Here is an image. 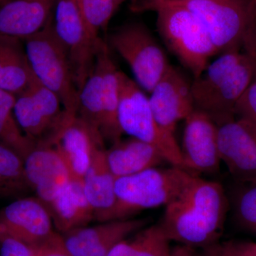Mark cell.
<instances>
[{"mask_svg": "<svg viewBox=\"0 0 256 256\" xmlns=\"http://www.w3.org/2000/svg\"><path fill=\"white\" fill-rule=\"evenodd\" d=\"M227 208L222 184L196 176L165 206L159 224L170 242L204 248L218 242Z\"/></svg>", "mask_w": 256, "mask_h": 256, "instance_id": "6da1fadb", "label": "cell"}, {"mask_svg": "<svg viewBox=\"0 0 256 256\" xmlns=\"http://www.w3.org/2000/svg\"><path fill=\"white\" fill-rule=\"evenodd\" d=\"M254 79L252 62L240 50L224 52L192 82L195 109L214 122L235 118L236 108Z\"/></svg>", "mask_w": 256, "mask_h": 256, "instance_id": "7a4b0ae2", "label": "cell"}, {"mask_svg": "<svg viewBox=\"0 0 256 256\" xmlns=\"http://www.w3.org/2000/svg\"><path fill=\"white\" fill-rule=\"evenodd\" d=\"M156 12L158 31L180 63L198 78L212 56L220 53L206 28L191 10L175 1L152 6Z\"/></svg>", "mask_w": 256, "mask_h": 256, "instance_id": "3957f363", "label": "cell"}, {"mask_svg": "<svg viewBox=\"0 0 256 256\" xmlns=\"http://www.w3.org/2000/svg\"><path fill=\"white\" fill-rule=\"evenodd\" d=\"M178 166L150 168L116 178V202L110 220H126L140 210L169 204L195 176Z\"/></svg>", "mask_w": 256, "mask_h": 256, "instance_id": "277c9868", "label": "cell"}, {"mask_svg": "<svg viewBox=\"0 0 256 256\" xmlns=\"http://www.w3.org/2000/svg\"><path fill=\"white\" fill-rule=\"evenodd\" d=\"M25 50L35 77L60 98L66 114H78V89L72 62L54 28L52 16L41 31L25 40Z\"/></svg>", "mask_w": 256, "mask_h": 256, "instance_id": "5b68a950", "label": "cell"}, {"mask_svg": "<svg viewBox=\"0 0 256 256\" xmlns=\"http://www.w3.org/2000/svg\"><path fill=\"white\" fill-rule=\"evenodd\" d=\"M118 119L122 133L154 146L165 162L185 170L181 148L174 134L158 124L152 111L149 98L137 82L121 72Z\"/></svg>", "mask_w": 256, "mask_h": 256, "instance_id": "8992f818", "label": "cell"}, {"mask_svg": "<svg viewBox=\"0 0 256 256\" xmlns=\"http://www.w3.org/2000/svg\"><path fill=\"white\" fill-rule=\"evenodd\" d=\"M175 2L200 18L218 52L240 50L244 38L256 25L254 0Z\"/></svg>", "mask_w": 256, "mask_h": 256, "instance_id": "52a82bcc", "label": "cell"}, {"mask_svg": "<svg viewBox=\"0 0 256 256\" xmlns=\"http://www.w3.org/2000/svg\"><path fill=\"white\" fill-rule=\"evenodd\" d=\"M109 44L128 64L134 82L150 94L171 66L164 50L142 23L121 26L109 37Z\"/></svg>", "mask_w": 256, "mask_h": 256, "instance_id": "ba28073f", "label": "cell"}, {"mask_svg": "<svg viewBox=\"0 0 256 256\" xmlns=\"http://www.w3.org/2000/svg\"><path fill=\"white\" fill-rule=\"evenodd\" d=\"M14 114L24 133L36 144L52 146L70 117L54 92L35 78L16 96Z\"/></svg>", "mask_w": 256, "mask_h": 256, "instance_id": "9c48e42d", "label": "cell"}, {"mask_svg": "<svg viewBox=\"0 0 256 256\" xmlns=\"http://www.w3.org/2000/svg\"><path fill=\"white\" fill-rule=\"evenodd\" d=\"M54 11V28L68 52L79 92L92 72L100 38L95 40L88 30L78 0H56Z\"/></svg>", "mask_w": 256, "mask_h": 256, "instance_id": "30bf717a", "label": "cell"}, {"mask_svg": "<svg viewBox=\"0 0 256 256\" xmlns=\"http://www.w3.org/2000/svg\"><path fill=\"white\" fill-rule=\"evenodd\" d=\"M220 161L237 181L256 184V128L236 118L217 126Z\"/></svg>", "mask_w": 256, "mask_h": 256, "instance_id": "8fae6325", "label": "cell"}, {"mask_svg": "<svg viewBox=\"0 0 256 256\" xmlns=\"http://www.w3.org/2000/svg\"><path fill=\"white\" fill-rule=\"evenodd\" d=\"M148 218L108 220L60 234L66 248L73 256H108L120 242L144 228Z\"/></svg>", "mask_w": 256, "mask_h": 256, "instance_id": "7c38bea8", "label": "cell"}, {"mask_svg": "<svg viewBox=\"0 0 256 256\" xmlns=\"http://www.w3.org/2000/svg\"><path fill=\"white\" fill-rule=\"evenodd\" d=\"M181 151L184 169L192 174H215L220 170L217 126L202 111L195 109L185 119Z\"/></svg>", "mask_w": 256, "mask_h": 256, "instance_id": "4fadbf2b", "label": "cell"}, {"mask_svg": "<svg viewBox=\"0 0 256 256\" xmlns=\"http://www.w3.org/2000/svg\"><path fill=\"white\" fill-rule=\"evenodd\" d=\"M149 101L156 122L172 134L178 122L195 110L191 82L172 65L152 90Z\"/></svg>", "mask_w": 256, "mask_h": 256, "instance_id": "5bb4252c", "label": "cell"}, {"mask_svg": "<svg viewBox=\"0 0 256 256\" xmlns=\"http://www.w3.org/2000/svg\"><path fill=\"white\" fill-rule=\"evenodd\" d=\"M0 233L42 246L56 232L46 205L38 198L16 200L0 212Z\"/></svg>", "mask_w": 256, "mask_h": 256, "instance_id": "9a60e30c", "label": "cell"}, {"mask_svg": "<svg viewBox=\"0 0 256 256\" xmlns=\"http://www.w3.org/2000/svg\"><path fill=\"white\" fill-rule=\"evenodd\" d=\"M24 164L28 186L46 206L72 178L68 166L53 146L36 144L24 160Z\"/></svg>", "mask_w": 256, "mask_h": 256, "instance_id": "2e32d148", "label": "cell"}, {"mask_svg": "<svg viewBox=\"0 0 256 256\" xmlns=\"http://www.w3.org/2000/svg\"><path fill=\"white\" fill-rule=\"evenodd\" d=\"M104 141L100 132L76 116L64 124L52 146L63 158L72 178L82 180L94 153L104 148Z\"/></svg>", "mask_w": 256, "mask_h": 256, "instance_id": "e0dca14e", "label": "cell"}, {"mask_svg": "<svg viewBox=\"0 0 256 256\" xmlns=\"http://www.w3.org/2000/svg\"><path fill=\"white\" fill-rule=\"evenodd\" d=\"M56 0H10L0 6V34L26 40L52 16Z\"/></svg>", "mask_w": 256, "mask_h": 256, "instance_id": "ac0fdd59", "label": "cell"}, {"mask_svg": "<svg viewBox=\"0 0 256 256\" xmlns=\"http://www.w3.org/2000/svg\"><path fill=\"white\" fill-rule=\"evenodd\" d=\"M116 178L108 164L106 150L99 148L82 180L84 193L94 210V220H110L116 202Z\"/></svg>", "mask_w": 256, "mask_h": 256, "instance_id": "d6986e66", "label": "cell"}, {"mask_svg": "<svg viewBox=\"0 0 256 256\" xmlns=\"http://www.w3.org/2000/svg\"><path fill=\"white\" fill-rule=\"evenodd\" d=\"M55 228L63 234L86 226L94 218L82 180L72 178L70 182L47 205Z\"/></svg>", "mask_w": 256, "mask_h": 256, "instance_id": "ffe728a7", "label": "cell"}, {"mask_svg": "<svg viewBox=\"0 0 256 256\" xmlns=\"http://www.w3.org/2000/svg\"><path fill=\"white\" fill-rule=\"evenodd\" d=\"M106 156L116 178L156 168L165 161L154 146L134 138L114 143L110 149L106 150Z\"/></svg>", "mask_w": 256, "mask_h": 256, "instance_id": "44dd1931", "label": "cell"}, {"mask_svg": "<svg viewBox=\"0 0 256 256\" xmlns=\"http://www.w3.org/2000/svg\"><path fill=\"white\" fill-rule=\"evenodd\" d=\"M21 40L0 34V88L15 96L36 78Z\"/></svg>", "mask_w": 256, "mask_h": 256, "instance_id": "7402d4cb", "label": "cell"}, {"mask_svg": "<svg viewBox=\"0 0 256 256\" xmlns=\"http://www.w3.org/2000/svg\"><path fill=\"white\" fill-rule=\"evenodd\" d=\"M170 242L160 224H154L120 242L108 256H168Z\"/></svg>", "mask_w": 256, "mask_h": 256, "instance_id": "603a6c76", "label": "cell"}, {"mask_svg": "<svg viewBox=\"0 0 256 256\" xmlns=\"http://www.w3.org/2000/svg\"><path fill=\"white\" fill-rule=\"evenodd\" d=\"M16 96L0 88V141L22 158L36 146L24 133L14 114Z\"/></svg>", "mask_w": 256, "mask_h": 256, "instance_id": "cb8c5ba5", "label": "cell"}, {"mask_svg": "<svg viewBox=\"0 0 256 256\" xmlns=\"http://www.w3.org/2000/svg\"><path fill=\"white\" fill-rule=\"evenodd\" d=\"M28 188L24 160L0 142V196H15Z\"/></svg>", "mask_w": 256, "mask_h": 256, "instance_id": "d4e9b609", "label": "cell"}, {"mask_svg": "<svg viewBox=\"0 0 256 256\" xmlns=\"http://www.w3.org/2000/svg\"><path fill=\"white\" fill-rule=\"evenodd\" d=\"M79 8L88 30L95 40L105 30L118 10L114 0H78Z\"/></svg>", "mask_w": 256, "mask_h": 256, "instance_id": "484cf974", "label": "cell"}, {"mask_svg": "<svg viewBox=\"0 0 256 256\" xmlns=\"http://www.w3.org/2000/svg\"><path fill=\"white\" fill-rule=\"evenodd\" d=\"M236 216L244 226L256 232V184L240 192L236 200Z\"/></svg>", "mask_w": 256, "mask_h": 256, "instance_id": "4316f807", "label": "cell"}, {"mask_svg": "<svg viewBox=\"0 0 256 256\" xmlns=\"http://www.w3.org/2000/svg\"><path fill=\"white\" fill-rule=\"evenodd\" d=\"M41 246L0 233V256H38Z\"/></svg>", "mask_w": 256, "mask_h": 256, "instance_id": "83f0119b", "label": "cell"}, {"mask_svg": "<svg viewBox=\"0 0 256 256\" xmlns=\"http://www.w3.org/2000/svg\"><path fill=\"white\" fill-rule=\"evenodd\" d=\"M236 114L256 128V80H252L236 108Z\"/></svg>", "mask_w": 256, "mask_h": 256, "instance_id": "f1b7e54d", "label": "cell"}, {"mask_svg": "<svg viewBox=\"0 0 256 256\" xmlns=\"http://www.w3.org/2000/svg\"><path fill=\"white\" fill-rule=\"evenodd\" d=\"M38 256H73L66 248L62 235L56 233L40 248Z\"/></svg>", "mask_w": 256, "mask_h": 256, "instance_id": "f546056e", "label": "cell"}, {"mask_svg": "<svg viewBox=\"0 0 256 256\" xmlns=\"http://www.w3.org/2000/svg\"><path fill=\"white\" fill-rule=\"evenodd\" d=\"M242 48L244 53L252 62L254 70V80H256V25L244 38Z\"/></svg>", "mask_w": 256, "mask_h": 256, "instance_id": "4dcf8cb0", "label": "cell"}, {"mask_svg": "<svg viewBox=\"0 0 256 256\" xmlns=\"http://www.w3.org/2000/svg\"><path fill=\"white\" fill-rule=\"evenodd\" d=\"M218 256H254L249 254L244 244L228 242L220 249Z\"/></svg>", "mask_w": 256, "mask_h": 256, "instance_id": "1f68e13d", "label": "cell"}, {"mask_svg": "<svg viewBox=\"0 0 256 256\" xmlns=\"http://www.w3.org/2000/svg\"><path fill=\"white\" fill-rule=\"evenodd\" d=\"M168 256H205L203 254H200L195 248L188 246L180 245L171 248Z\"/></svg>", "mask_w": 256, "mask_h": 256, "instance_id": "d6a6232c", "label": "cell"}, {"mask_svg": "<svg viewBox=\"0 0 256 256\" xmlns=\"http://www.w3.org/2000/svg\"><path fill=\"white\" fill-rule=\"evenodd\" d=\"M163 1L164 0H132L136 9L138 10H150L153 5Z\"/></svg>", "mask_w": 256, "mask_h": 256, "instance_id": "836d02e7", "label": "cell"}, {"mask_svg": "<svg viewBox=\"0 0 256 256\" xmlns=\"http://www.w3.org/2000/svg\"><path fill=\"white\" fill-rule=\"evenodd\" d=\"M245 246L249 254L256 256V244H245Z\"/></svg>", "mask_w": 256, "mask_h": 256, "instance_id": "e575fe53", "label": "cell"}, {"mask_svg": "<svg viewBox=\"0 0 256 256\" xmlns=\"http://www.w3.org/2000/svg\"><path fill=\"white\" fill-rule=\"evenodd\" d=\"M114 2H116V6L117 8H119L120 5L122 4V2L124 1V0H114Z\"/></svg>", "mask_w": 256, "mask_h": 256, "instance_id": "d590c367", "label": "cell"}, {"mask_svg": "<svg viewBox=\"0 0 256 256\" xmlns=\"http://www.w3.org/2000/svg\"><path fill=\"white\" fill-rule=\"evenodd\" d=\"M165 1H188V0H164L163 2Z\"/></svg>", "mask_w": 256, "mask_h": 256, "instance_id": "8d00e7d4", "label": "cell"}, {"mask_svg": "<svg viewBox=\"0 0 256 256\" xmlns=\"http://www.w3.org/2000/svg\"><path fill=\"white\" fill-rule=\"evenodd\" d=\"M4 0H0V4H2V3L4 2Z\"/></svg>", "mask_w": 256, "mask_h": 256, "instance_id": "74e56055", "label": "cell"}, {"mask_svg": "<svg viewBox=\"0 0 256 256\" xmlns=\"http://www.w3.org/2000/svg\"><path fill=\"white\" fill-rule=\"evenodd\" d=\"M254 2H255V4L256 5V0H254Z\"/></svg>", "mask_w": 256, "mask_h": 256, "instance_id": "f35d334b", "label": "cell"}]
</instances>
